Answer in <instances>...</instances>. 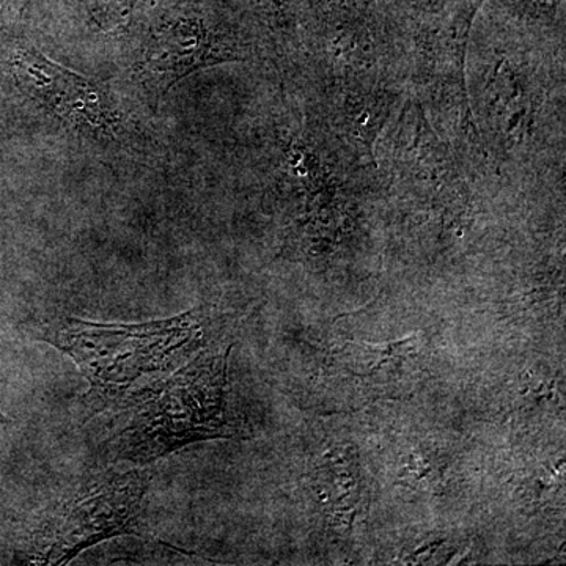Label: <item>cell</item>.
<instances>
[{
	"label": "cell",
	"instance_id": "obj_4",
	"mask_svg": "<svg viewBox=\"0 0 566 566\" xmlns=\"http://www.w3.org/2000/svg\"><path fill=\"white\" fill-rule=\"evenodd\" d=\"M18 69L33 93L62 117L88 125H106V102L91 81L62 69L39 52L22 54Z\"/></svg>",
	"mask_w": 566,
	"mask_h": 566
},
{
	"label": "cell",
	"instance_id": "obj_3",
	"mask_svg": "<svg viewBox=\"0 0 566 566\" xmlns=\"http://www.w3.org/2000/svg\"><path fill=\"white\" fill-rule=\"evenodd\" d=\"M148 479L140 472L111 476L51 513L36 535L41 564H69L82 551L137 532Z\"/></svg>",
	"mask_w": 566,
	"mask_h": 566
},
{
	"label": "cell",
	"instance_id": "obj_5",
	"mask_svg": "<svg viewBox=\"0 0 566 566\" xmlns=\"http://www.w3.org/2000/svg\"><path fill=\"white\" fill-rule=\"evenodd\" d=\"M221 61L214 51L208 50L203 43V36L199 33L185 35L175 33L174 36H166L158 48L148 51V62L151 70L163 74H170V84L181 80L185 74L191 73L193 69L207 65V63Z\"/></svg>",
	"mask_w": 566,
	"mask_h": 566
},
{
	"label": "cell",
	"instance_id": "obj_1",
	"mask_svg": "<svg viewBox=\"0 0 566 566\" xmlns=\"http://www.w3.org/2000/svg\"><path fill=\"white\" fill-rule=\"evenodd\" d=\"M196 314L145 324H98L65 319L51 344L73 357L99 392H117L144 376L166 370L200 340Z\"/></svg>",
	"mask_w": 566,
	"mask_h": 566
},
{
	"label": "cell",
	"instance_id": "obj_6",
	"mask_svg": "<svg viewBox=\"0 0 566 566\" xmlns=\"http://www.w3.org/2000/svg\"><path fill=\"white\" fill-rule=\"evenodd\" d=\"M0 419H2V416H0Z\"/></svg>",
	"mask_w": 566,
	"mask_h": 566
},
{
	"label": "cell",
	"instance_id": "obj_2",
	"mask_svg": "<svg viewBox=\"0 0 566 566\" xmlns=\"http://www.w3.org/2000/svg\"><path fill=\"white\" fill-rule=\"evenodd\" d=\"M227 354L202 356L174 375L134 412L120 436L132 461L158 460L203 439L232 436L226 417Z\"/></svg>",
	"mask_w": 566,
	"mask_h": 566
}]
</instances>
